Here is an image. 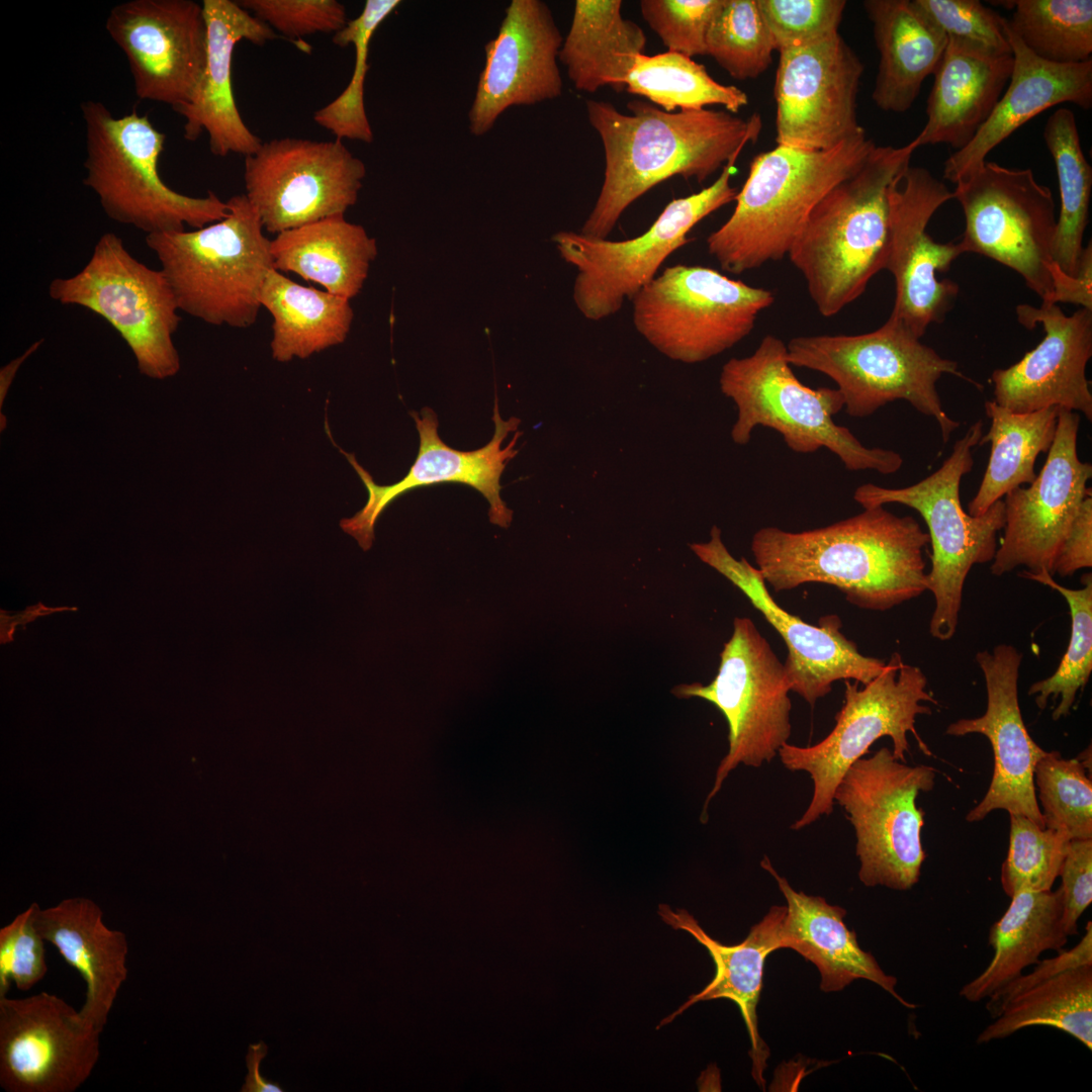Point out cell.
I'll return each mask as SVG.
<instances>
[{
    "instance_id": "47",
    "label": "cell",
    "mask_w": 1092,
    "mask_h": 1092,
    "mask_svg": "<svg viewBox=\"0 0 1092 1092\" xmlns=\"http://www.w3.org/2000/svg\"><path fill=\"white\" fill-rule=\"evenodd\" d=\"M1087 768L1079 756L1066 759L1058 751L1045 752L1034 768L1044 827L1063 831L1069 839L1092 838V783Z\"/></svg>"
},
{
    "instance_id": "25",
    "label": "cell",
    "mask_w": 1092,
    "mask_h": 1092,
    "mask_svg": "<svg viewBox=\"0 0 1092 1092\" xmlns=\"http://www.w3.org/2000/svg\"><path fill=\"white\" fill-rule=\"evenodd\" d=\"M562 42L544 1L510 2L497 34L484 47V67L468 111L473 135L487 133L512 106L534 105L561 95L558 56Z\"/></svg>"
},
{
    "instance_id": "39",
    "label": "cell",
    "mask_w": 1092,
    "mask_h": 1092,
    "mask_svg": "<svg viewBox=\"0 0 1092 1092\" xmlns=\"http://www.w3.org/2000/svg\"><path fill=\"white\" fill-rule=\"evenodd\" d=\"M1059 411V406H1051L1014 413L994 400L985 402L991 424L978 445L989 443L991 452L979 489L969 503V515L985 514L1010 490L1034 480L1035 460L1053 444Z\"/></svg>"
},
{
    "instance_id": "57",
    "label": "cell",
    "mask_w": 1092,
    "mask_h": 1092,
    "mask_svg": "<svg viewBox=\"0 0 1092 1092\" xmlns=\"http://www.w3.org/2000/svg\"><path fill=\"white\" fill-rule=\"evenodd\" d=\"M1053 296L1051 303L1059 302L1081 305L1092 310V247L1083 248L1075 276L1063 272L1054 263L1052 270Z\"/></svg>"
},
{
    "instance_id": "40",
    "label": "cell",
    "mask_w": 1092,
    "mask_h": 1092,
    "mask_svg": "<svg viewBox=\"0 0 1092 1092\" xmlns=\"http://www.w3.org/2000/svg\"><path fill=\"white\" fill-rule=\"evenodd\" d=\"M978 1035L983 1044L1030 1026H1051L1092 1050V964L1044 979L1012 997Z\"/></svg>"
},
{
    "instance_id": "13",
    "label": "cell",
    "mask_w": 1092,
    "mask_h": 1092,
    "mask_svg": "<svg viewBox=\"0 0 1092 1092\" xmlns=\"http://www.w3.org/2000/svg\"><path fill=\"white\" fill-rule=\"evenodd\" d=\"M935 776L934 767L907 765L882 747L857 759L840 780L833 801L854 828L864 886L905 891L918 883L926 854L921 844L925 813L916 799L934 788Z\"/></svg>"
},
{
    "instance_id": "34",
    "label": "cell",
    "mask_w": 1092,
    "mask_h": 1092,
    "mask_svg": "<svg viewBox=\"0 0 1092 1092\" xmlns=\"http://www.w3.org/2000/svg\"><path fill=\"white\" fill-rule=\"evenodd\" d=\"M880 55L872 98L883 111L902 113L933 75L946 48V36L911 0H866Z\"/></svg>"
},
{
    "instance_id": "27",
    "label": "cell",
    "mask_w": 1092,
    "mask_h": 1092,
    "mask_svg": "<svg viewBox=\"0 0 1092 1092\" xmlns=\"http://www.w3.org/2000/svg\"><path fill=\"white\" fill-rule=\"evenodd\" d=\"M1018 322L1041 325L1042 341L1021 360L991 375L994 401L1014 413L1059 406L1092 420V393L1086 367L1092 356V310L1066 315L1056 303L1020 304Z\"/></svg>"
},
{
    "instance_id": "60",
    "label": "cell",
    "mask_w": 1092,
    "mask_h": 1092,
    "mask_svg": "<svg viewBox=\"0 0 1092 1092\" xmlns=\"http://www.w3.org/2000/svg\"><path fill=\"white\" fill-rule=\"evenodd\" d=\"M42 340L33 343L22 355L10 361L0 370V408L2 411L4 400L8 393V390L12 384V381L16 375L17 370L22 363L28 358L34 351L38 349Z\"/></svg>"
},
{
    "instance_id": "16",
    "label": "cell",
    "mask_w": 1092,
    "mask_h": 1092,
    "mask_svg": "<svg viewBox=\"0 0 1092 1092\" xmlns=\"http://www.w3.org/2000/svg\"><path fill=\"white\" fill-rule=\"evenodd\" d=\"M962 206L964 253H977L1017 272L1042 302L1051 303L1053 247L1057 226L1051 189L1033 171L986 161L956 184Z\"/></svg>"
},
{
    "instance_id": "58",
    "label": "cell",
    "mask_w": 1092,
    "mask_h": 1092,
    "mask_svg": "<svg viewBox=\"0 0 1092 1092\" xmlns=\"http://www.w3.org/2000/svg\"><path fill=\"white\" fill-rule=\"evenodd\" d=\"M267 1052L268 1048L262 1040L258 1043L249 1045L248 1054L246 1056L248 1074L245 1078V1084L241 1089L242 1092L284 1091L279 1083L264 1078L260 1072L261 1062L267 1055Z\"/></svg>"
},
{
    "instance_id": "45",
    "label": "cell",
    "mask_w": 1092,
    "mask_h": 1092,
    "mask_svg": "<svg viewBox=\"0 0 1092 1092\" xmlns=\"http://www.w3.org/2000/svg\"><path fill=\"white\" fill-rule=\"evenodd\" d=\"M399 4V0H367L360 15L348 20L333 36L336 46H354L355 67L346 89L332 102L316 110L313 120L338 140L348 139L366 144L373 142V131L364 104L369 46L375 30Z\"/></svg>"
},
{
    "instance_id": "17",
    "label": "cell",
    "mask_w": 1092,
    "mask_h": 1092,
    "mask_svg": "<svg viewBox=\"0 0 1092 1092\" xmlns=\"http://www.w3.org/2000/svg\"><path fill=\"white\" fill-rule=\"evenodd\" d=\"M365 175V164L341 140L273 139L245 157V195L264 230L278 235L345 214Z\"/></svg>"
},
{
    "instance_id": "2",
    "label": "cell",
    "mask_w": 1092,
    "mask_h": 1092,
    "mask_svg": "<svg viewBox=\"0 0 1092 1092\" xmlns=\"http://www.w3.org/2000/svg\"><path fill=\"white\" fill-rule=\"evenodd\" d=\"M627 107L630 114L607 101H586L605 154L601 191L579 232L586 237L607 239L628 206L668 178L707 180L755 143L762 127L758 114L743 119L706 108L667 112L642 100Z\"/></svg>"
},
{
    "instance_id": "6",
    "label": "cell",
    "mask_w": 1092,
    "mask_h": 1092,
    "mask_svg": "<svg viewBox=\"0 0 1092 1092\" xmlns=\"http://www.w3.org/2000/svg\"><path fill=\"white\" fill-rule=\"evenodd\" d=\"M229 214L194 231L146 235L178 307L212 326L245 329L262 307L260 292L274 269L271 240L245 194L230 197Z\"/></svg>"
},
{
    "instance_id": "38",
    "label": "cell",
    "mask_w": 1092,
    "mask_h": 1092,
    "mask_svg": "<svg viewBox=\"0 0 1092 1092\" xmlns=\"http://www.w3.org/2000/svg\"><path fill=\"white\" fill-rule=\"evenodd\" d=\"M260 303L273 318L270 347L278 362L342 344L354 317L349 299L300 285L275 269L266 275Z\"/></svg>"
},
{
    "instance_id": "15",
    "label": "cell",
    "mask_w": 1092,
    "mask_h": 1092,
    "mask_svg": "<svg viewBox=\"0 0 1092 1092\" xmlns=\"http://www.w3.org/2000/svg\"><path fill=\"white\" fill-rule=\"evenodd\" d=\"M790 686L784 663L755 624L733 621V632L720 653L718 672L709 685L675 687L677 698H700L715 705L728 724L729 749L717 767L701 819L727 776L740 763L758 767L770 761L791 735Z\"/></svg>"
},
{
    "instance_id": "1",
    "label": "cell",
    "mask_w": 1092,
    "mask_h": 1092,
    "mask_svg": "<svg viewBox=\"0 0 1092 1092\" xmlns=\"http://www.w3.org/2000/svg\"><path fill=\"white\" fill-rule=\"evenodd\" d=\"M928 543V533L914 518L880 506L808 531L760 528L751 552L775 592L826 583L857 608L886 611L926 590Z\"/></svg>"
},
{
    "instance_id": "56",
    "label": "cell",
    "mask_w": 1092,
    "mask_h": 1092,
    "mask_svg": "<svg viewBox=\"0 0 1092 1092\" xmlns=\"http://www.w3.org/2000/svg\"><path fill=\"white\" fill-rule=\"evenodd\" d=\"M1092 566V496H1086L1059 549L1052 574L1070 576Z\"/></svg>"
},
{
    "instance_id": "30",
    "label": "cell",
    "mask_w": 1092,
    "mask_h": 1092,
    "mask_svg": "<svg viewBox=\"0 0 1092 1092\" xmlns=\"http://www.w3.org/2000/svg\"><path fill=\"white\" fill-rule=\"evenodd\" d=\"M786 912L787 906H772L762 920L751 927L742 942L729 946L712 938L685 909L672 910L668 905L660 904L657 911L671 928L688 932L704 945L716 969L713 980L662 1019L657 1028L670 1023L697 1002L720 998L733 1001L741 1012L750 1037L752 1077L762 1088L769 1050L758 1033L756 1007L762 988L765 959L770 952L782 948L781 927Z\"/></svg>"
},
{
    "instance_id": "26",
    "label": "cell",
    "mask_w": 1092,
    "mask_h": 1092,
    "mask_svg": "<svg viewBox=\"0 0 1092 1092\" xmlns=\"http://www.w3.org/2000/svg\"><path fill=\"white\" fill-rule=\"evenodd\" d=\"M975 658L985 677L987 710L981 717L949 724L945 733L986 736L994 754V769L985 797L966 819L981 821L1000 809L1024 816L1044 828L1033 778L1036 763L1046 751L1033 741L1021 716L1018 674L1022 654L1012 645L999 644L992 652H978Z\"/></svg>"
},
{
    "instance_id": "18",
    "label": "cell",
    "mask_w": 1092,
    "mask_h": 1092,
    "mask_svg": "<svg viewBox=\"0 0 1092 1092\" xmlns=\"http://www.w3.org/2000/svg\"><path fill=\"white\" fill-rule=\"evenodd\" d=\"M953 192L923 167L909 166L890 192L889 249L885 269L895 280L890 318L920 339L928 326L943 322L959 285L940 280L964 254L959 242L937 243L927 232L935 211Z\"/></svg>"
},
{
    "instance_id": "46",
    "label": "cell",
    "mask_w": 1092,
    "mask_h": 1092,
    "mask_svg": "<svg viewBox=\"0 0 1092 1092\" xmlns=\"http://www.w3.org/2000/svg\"><path fill=\"white\" fill-rule=\"evenodd\" d=\"M706 47L708 56L741 81L764 73L777 51L757 0H724L710 24Z\"/></svg>"
},
{
    "instance_id": "50",
    "label": "cell",
    "mask_w": 1092,
    "mask_h": 1092,
    "mask_svg": "<svg viewBox=\"0 0 1092 1092\" xmlns=\"http://www.w3.org/2000/svg\"><path fill=\"white\" fill-rule=\"evenodd\" d=\"M776 50L805 46L838 33L844 0H757Z\"/></svg>"
},
{
    "instance_id": "29",
    "label": "cell",
    "mask_w": 1092,
    "mask_h": 1092,
    "mask_svg": "<svg viewBox=\"0 0 1092 1092\" xmlns=\"http://www.w3.org/2000/svg\"><path fill=\"white\" fill-rule=\"evenodd\" d=\"M1013 66L1009 82L973 140L944 162L943 178L957 184L977 171L997 146L1027 121L1062 103L1092 106V59L1056 64L1033 55L1006 21Z\"/></svg>"
},
{
    "instance_id": "53",
    "label": "cell",
    "mask_w": 1092,
    "mask_h": 1092,
    "mask_svg": "<svg viewBox=\"0 0 1092 1092\" xmlns=\"http://www.w3.org/2000/svg\"><path fill=\"white\" fill-rule=\"evenodd\" d=\"M32 903L0 929V997L13 983L21 991L30 990L47 974L46 940L35 926L38 909Z\"/></svg>"
},
{
    "instance_id": "52",
    "label": "cell",
    "mask_w": 1092,
    "mask_h": 1092,
    "mask_svg": "<svg viewBox=\"0 0 1092 1092\" xmlns=\"http://www.w3.org/2000/svg\"><path fill=\"white\" fill-rule=\"evenodd\" d=\"M238 4L293 40L304 53L310 47L301 36L340 31L348 22L346 7L336 0H242Z\"/></svg>"
},
{
    "instance_id": "24",
    "label": "cell",
    "mask_w": 1092,
    "mask_h": 1092,
    "mask_svg": "<svg viewBox=\"0 0 1092 1092\" xmlns=\"http://www.w3.org/2000/svg\"><path fill=\"white\" fill-rule=\"evenodd\" d=\"M411 416L419 432V452L406 475L395 483L376 484L353 454L339 448L368 492L363 509L340 522L343 531L354 537L366 551L372 546L377 519L394 499L418 487L449 482L462 483L479 491L489 504L490 522L503 528L509 527L513 512L500 497L499 479L506 465L518 453L515 446L522 432H517L505 448H502V444L511 432L518 430L520 420H503L495 397L492 418L494 433L491 440L480 449L460 451L449 447L439 437L437 415L433 410L424 407L420 413L412 412Z\"/></svg>"
},
{
    "instance_id": "19",
    "label": "cell",
    "mask_w": 1092,
    "mask_h": 1092,
    "mask_svg": "<svg viewBox=\"0 0 1092 1092\" xmlns=\"http://www.w3.org/2000/svg\"><path fill=\"white\" fill-rule=\"evenodd\" d=\"M779 53L778 145L825 151L864 131L856 114L863 64L839 33Z\"/></svg>"
},
{
    "instance_id": "43",
    "label": "cell",
    "mask_w": 1092,
    "mask_h": 1092,
    "mask_svg": "<svg viewBox=\"0 0 1092 1092\" xmlns=\"http://www.w3.org/2000/svg\"><path fill=\"white\" fill-rule=\"evenodd\" d=\"M1010 29L1036 57L1056 64H1078L1092 56L1091 0L1006 1Z\"/></svg>"
},
{
    "instance_id": "9",
    "label": "cell",
    "mask_w": 1092,
    "mask_h": 1092,
    "mask_svg": "<svg viewBox=\"0 0 1092 1092\" xmlns=\"http://www.w3.org/2000/svg\"><path fill=\"white\" fill-rule=\"evenodd\" d=\"M983 426L981 420L975 422L954 443L942 465L919 482L902 488L869 482L853 493L863 509L900 504L918 512L925 521L932 547L926 590L935 602L929 631L940 641L954 635L966 578L973 565L993 560L997 533L1005 523L1002 499L978 517L969 515L961 503V480L973 469L972 449L983 435Z\"/></svg>"
},
{
    "instance_id": "5",
    "label": "cell",
    "mask_w": 1092,
    "mask_h": 1092,
    "mask_svg": "<svg viewBox=\"0 0 1092 1092\" xmlns=\"http://www.w3.org/2000/svg\"><path fill=\"white\" fill-rule=\"evenodd\" d=\"M787 345L766 335L755 351L744 358H731L722 367V393L737 407L731 438L737 445L748 444L752 431L762 426L780 433L786 445L801 454L826 448L847 470L897 472L902 456L883 448L866 447L834 416L844 408L837 388H812L803 384L792 370Z\"/></svg>"
},
{
    "instance_id": "7",
    "label": "cell",
    "mask_w": 1092,
    "mask_h": 1092,
    "mask_svg": "<svg viewBox=\"0 0 1092 1092\" xmlns=\"http://www.w3.org/2000/svg\"><path fill=\"white\" fill-rule=\"evenodd\" d=\"M85 126L83 180L105 214L146 235L203 228L229 214L226 201L208 191L191 197L170 188L159 173L166 135L135 109L115 117L104 103L80 105Z\"/></svg>"
},
{
    "instance_id": "12",
    "label": "cell",
    "mask_w": 1092,
    "mask_h": 1092,
    "mask_svg": "<svg viewBox=\"0 0 1092 1092\" xmlns=\"http://www.w3.org/2000/svg\"><path fill=\"white\" fill-rule=\"evenodd\" d=\"M49 294L103 317L130 348L142 374L165 379L179 371L173 335L181 317L172 287L161 269L140 262L117 235L103 234L83 269L52 280Z\"/></svg>"
},
{
    "instance_id": "41",
    "label": "cell",
    "mask_w": 1092,
    "mask_h": 1092,
    "mask_svg": "<svg viewBox=\"0 0 1092 1092\" xmlns=\"http://www.w3.org/2000/svg\"><path fill=\"white\" fill-rule=\"evenodd\" d=\"M1043 140L1055 163L1061 198L1053 260L1063 272L1075 276L1088 224L1092 168L1083 153L1072 110L1059 108L1050 115Z\"/></svg>"
},
{
    "instance_id": "59",
    "label": "cell",
    "mask_w": 1092,
    "mask_h": 1092,
    "mask_svg": "<svg viewBox=\"0 0 1092 1092\" xmlns=\"http://www.w3.org/2000/svg\"><path fill=\"white\" fill-rule=\"evenodd\" d=\"M77 608L59 607L48 608L41 603L27 607L24 611L18 613L9 614L3 610L0 612V641L2 644L8 643L13 640V633L17 625L24 626L25 624L36 620L38 617L48 616L52 613L62 611H76Z\"/></svg>"
},
{
    "instance_id": "28",
    "label": "cell",
    "mask_w": 1092,
    "mask_h": 1092,
    "mask_svg": "<svg viewBox=\"0 0 1092 1092\" xmlns=\"http://www.w3.org/2000/svg\"><path fill=\"white\" fill-rule=\"evenodd\" d=\"M206 24V61L190 100L174 111L185 118L184 138L195 141L208 133L210 152L245 157L256 153L262 141L244 122L236 104L232 63L236 44L247 39L263 46L279 34L267 23L231 0L202 2Z\"/></svg>"
},
{
    "instance_id": "48",
    "label": "cell",
    "mask_w": 1092,
    "mask_h": 1092,
    "mask_svg": "<svg viewBox=\"0 0 1092 1092\" xmlns=\"http://www.w3.org/2000/svg\"><path fill=\"white\" fill-rule=\"evenodd\" d=\"M1009 815V848L1000 878L1005 894L1011 898L1022 890H1052L1071 839L1024 816Z\"/></svg>"
},
{
    "instance_id": "32",
    "label": "cell",
    "mask_w": 1092,
    "mask_h": 1092,
    "mask_svg": "<svg viewBox=\"0 0 1092 1092\" xmlns=\"http://www.w3.org/2000/svg\"><path fill=\"white\" fill-rule=\"evenodd\" d=\"M760 864L775 878L787 901L781 927L782 948L795 949L817 967L822 991H840L855 979H866L904 1006L916 1007L896 992V978L887 975L872 953L859 947L855 932L848 930L843 922L845 909L828 904L822 897L795 891L776 872L767 856Z\"/></svg>"
},
{
    "instance_id": "3",
    "label": "cell",
    "mask_w": 1092,
    "mask_h": 1092,
    "mask_svg": "<svg viewBox=\"0 0 1092 1092\" xmlns=\"http://www.w3.org/2000/svg\"><path fill=\"white\" fill-rule=\"evenodd\" d=\"M917 149L913 141L899 148L876 146L855 173L815 205L792 244L787 256L821 315L837 314L885 269L890 192Z\"/></svg>"
},
{
    "instance_id": "20",
    "label": "cell",
    "mask_w": 1092,
    "mask_h": 1092,
    "mask_svg": "<svg viewBox=\"0 0 1092 1092\" xmlns=\"http://www.w3.org/2000/svg\"><path fill=\"white\" fill-rule=\"evenodd\" d=\"M691 550L738 587L783 638L788 655L784 662L790 690L809 705L827 696L832 684L853 679L866 685L881 673L884 660L861 654L841 632L837 615H826L811 625L776 603L757 567L744 557L736 559L713 526L707 542L692 543Z\"/></svg>"
},
{
    "instance_id": "49",
    "label": "cell",
    "mask_w": 1092,
    "mask_h": 1092,
    "mask_svg": "<svg viewBox=\"0 0 1092 1092\" xmlns=\"http://www.w3.org/2000/svg\"><path fill=\"white\" fill-rule=\"evenodd\" d=\"M947 40L990 57L1012 56L1007 19L978 0H911Z\"/></svg>"
},
{
    "instance_id": "4",
    "label": "cell",
    "mask_w": 1092,
    "mask_h": 1092,
    "mask_svg": "<svg viewBox=\"0 0 1092 1092\" xmlns=\"http://www.w3.org/2000/svg\"><path fill=\"white\" fill-rule=\"evenodd\" d=\"M875 147L863 131L825 151L777 145L758 154L730 217L707 238L709 254L733 274L781 260L815 205L855 173Z\"/></svg>"
},
{
    "instance_id": "22",
    "label": "cell",
    "mask_w": 1092,
    "mask_h": 1092,
    "mask_svg": "<svg viewBox=\"0 0 1092 1092\" xmlns=\"http://www.w3.org/2000/svg\"><path fill=\"white\" fill-rule=\"evenodd\" d=\"M1078 413L1060 407L1048 457L1028 487L1018 486L1004 496V536L990 570L1001 576L1017 566L1052 574L1059 549L1083 499L1092 465L1078 456Z\"/></svg>"
},
{
    "instance_id": "36",
    "label": "cell",
    "mask_w": 1092,
    "mask_h": 1092,
    "mask_svg": "<svg viewBox=\"0 0 1092 1092\" xmlns=\"http://www.w3.org/2000/svg\"><path fill=\"white\" fill-rule=\"evenodd\" d=\"M1063 898L1057 891L1022 890L1011 897L1003 916L989 931L994 956L985 970L965 984L960 996L969 1002L988 999L1039 961L1046 950L1060 951L1068 935L1062 922Z\"/></svg>"
},
{
    "instance_id": "21",
    "label": "cell",
    "mask_w": 1092,
    "mask_h": 1092,
    "mask_svg": "<svg viewBox=\"0 0 1092 1092\" xmlns=\"http://www.w3.org/2000/svg\"><path fill=\"white\" fill-rule=\"evenodd\" d=\"M100 1031L62 998L0 997V1085L7 1092H73L100 1055Z\"/></svg>"
},
{
    "instance_id": "11",
    "label": "cell",
    "mask_w": 1092,
    "mask_h": 1092,
    "mask_svg": "<svg viewBox=\"0 0 1092 1092\" xmlns=\"http://www.w3.org/2000/svg\"><path fill=\"white\" fill-rule=\"evenodd\" d=\"M774 293L702 266L675 265L632 299L639 334L666 357L699 363L732 348L753 330Z\"/></svg>"
},
{
    "instance_id": "42",
    "label": "cell",
    "mask_w": 1092,
    "mask_h": 1092,
    "mask_svg": "<svg viewBox=\"0 0 1092 1092\" xmlns=\"http://www.w3.org/2000/svg\"><path fill=\"white\" fill-rule=\"evenodd\" d=\"M625 89L667 112L721 105L736 114L748 104V96L743 90L717 82L693 58L668 51L655 56L639 55Z\"/></svg>"
},
{
    "instance_id": "55",
    "label": "cell",
    "mask_w": 1092,
    "mask_h": 1092,
    "mask_svg": "<svg viewBox=\"0 0 1092 1092\" xmlns=\"http://www.w3.org/2000/svg\"><path fill=\"white\" fill-rule=\"evenodd\" d=\"M1092 964V923L1088 921L1085 933L1071 949L1058 951L1057 956L1038 961L1036 967L1026 975H1020L988 998L986 1009L995 1018L1006 1003L1015 995L1032 985L1068 969Z\"/></svg>"
},
{
    "instance_id": "31",
    "label": "cell",
    "mask_w": 1092,
    "mask_h": 1092,
    "mask_svg": "<svg viewBox=\"0 0 1092 1092\" xmlns=\"http://www.w3.org/2000/svg\"><path fill=\"white\" fill-rule=\"evenodd\" d=\"M35 926L84 979L86 995L80 1016L102 1032L128 974L125 934L108 928L99 906L83 897L65 899L47 909L38 907Z\"/></svg>"
},
{
    "instance_id": "33",
    "label": "cell",
    "mask_w": 1092,
    "mask_h": 1092,
    "mask_svg": "<svg viewBox=\"0 0 1092 1092\" xmlns=\"http://www.w3.org/2000/svg\"><path fill=\"white\" fill-rule=\"evenodd\" d=\"M1012 56L985 57L947 40L933 74L926 122L913 140L917 148L945 144L966 147L987 121L1012 72Z\"/></svg>"
},
{
    "instance_id": "54",
    "label": "cell",
    "mask_w": 1092,
    "mask_h": 1092,
    "mask_svg": "<svg viewBox=\"0 0 1092 1092\" xmlns=\"http://www.w3.org/2000/svg\"><path fill=\"white\" fill-rule=\"evenodd\" d=\"M1059 877L1063 926L1068 936H1074L1080 917L1092 902V838L1069 840Z\"/></svg>"
},
{
    "instance_id": "44",
    "label": "cell",
    "mask_w": 1092,
    "mask_h": 1092,
    "mask_svg": "<svg viewBox=\"0 0 1092 1092\" xmlns=\"http://www.w3.org/2000/svg\"><path fill=\"white\" fill-rule=\"evenodd\" d=\"M1019 575L1057 590L1069 605L1071 637L1068 648L1056 671L1032 684L1028 690L1039 709L1046 707L1050 698H1061L1053 712V720L1057 721L1070 714L1077 693L1085 687L1092 671V575L1084 574L1081 578L1083 587L1077 589L1059 584L1046 570L1038 573L1023 570Z\"/></svg>"
},
{
    "instance_id": "14",
    "label": "cell",
    "mask_w": 1092,
    "mask_h": 1092,
    "mask_svg": "<svg viewBox=\"0 0 1092 1092\" xmlns=\"http://www.w3.org/2000/svg\"><path fill=\"white\" fill-rule=\"evenodd\" d=\"M737 151L708 187L671 200L642 235L623 241L596 239L575 232L552 238L560 256L577 269L572 297L587 320L601 321L617 313L653 278L674 251L689 243V233L702 219L735 200L731 185Z\"/></svg>"
},
{
    "instance_id": "8",
    "label": "cell",
    "mask_w": 1092,
    "mask_h": 1092,
    "mask_svg": "<svg viewBox=\"0 0 1092 1092\" xmlns=\"http://www.w3.org/2000/svg\"><path fill=\"white\" fill-rule=\"evenodd\" d=\"M786 345L792 366L823 373L836 383L850 417L866 418L902 399L936 421L943 443L961 424L942 407L937 381L951 374L980 387L956 361L941 357L890 317L870 333L800 336Z\"/></svg>"
},
{
    "instance_id": "35",
    "label": "cell",
    "mask_w": 1092,
    "mask_h": 1092,
    "mask_svg": "<svg viewBox=\"0 0 1092 1092\" xmlns=\"http://www.w3.org/2000/svg\"><path fill=\"white\" fill-rule=\"evenodd\" d=\"M271 254L275 270L293 272L350 300L363 287L377 245L362 225L340 214L276 235Z\"/></svg>"
},
{
    "instance_id": "51",
    "label": "cell",
    "mask_w": 1092,
    "mask_h": 1092,
    "mask_svg": "<svg viewBox=\"0 0 1092 1092\" xmlns=\"http://www.w3.org/2000/svg\"><path fill=\"white\" fill-rule=\"evenodd\" d=\"M724 0H641L642 17L668 52L707 55L710 24Z\"/></svg>"
},
{
    "instance_id": "37",
    "label": "cell",
    "mask_w": 1092,
    "mask_h": 1092,
    "mask_svg": "<svg viewBox=\"0 0 1092 1092\" xmlns=\"http://www.w3.org/2000/svg\"><path fill=\"white\" fill-rule=\"evenodd\" d=\"M621 9V0L575 1L558 56L575 89L594 93L605 86L617 92L626 88L647 39L637 23L622 16Z\"/></svg>"
},
{
    "instance_id": "10",
    "label": "cell",
    "mask_w": 1092,
    "mask_h": 1092,
    "mask_svg": "<svg viewBox=\"0 0 1092 1092\" xmlns=\"http://www.w3.org/2000/svg\"><path fill=\"white\" fill-rule=\"evenodd\" d=\"M844 702L835 726L820 742L807 747L785 743L778 754L786 768L806 771L813 781L808 808L793 825L802 829L833 811L834 792L847 769L869 752L878 739L888 736L893 755L905 762L911 732L926 755L931 751L915 729L916 717L930 715L922 702L937 704L927 692V678L918 666L906 664L895 652L879 675L866 685L844 680Z\"/></svg>"
},
{
    "instance_id": "23",
    "label": "cell",
    "mask_w": 1092,
    "mask_h": 1092,
    "mask_svg": "<svg viewBox=\"0 0 1092 1092\" xmlns=\"http://www.w3.org/2000/svg\"><path fill=\"white\" fill-rule=\"evenodd\" d=\"M105 28L127 59L135 95L186 104L206 61L202 4L193 0H129L111 8Z\"/></svg>"
}]
</instances>
